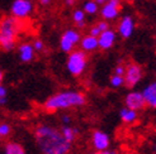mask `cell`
<instances>
[{
  "instance_id": "7",
  "label": "cell",
  "mask_w": 156,
  "mask_h": 154,
  "mask_svg": "<svg viewBox=\"0 0 156 154\" xmlns=\"http://www.w3.org/2000/svg\"><path fill=\"white\" fill-rule=\"evenodd\" d=\"M34 10L32 0H14L10 5V15L19 20L28 18Z\"/></svg>"
},
{
  "instance_id": "19",
  "label": "cell",
  "mask_w": 156,
  "mask_h": 154,
  "mask_svg": "<svg viewBox=\"0 0 156 154\" xmlns=\"http://www.w3.org/2000/svg\"><path fill=\"white\" fill-rule=\"evenodd\" d=\"M83 12L85 14H89V15H94L99 12V5L94 2V0H87L83 5Z\"/></svg>"
},
{
  "instance_id": "20",
  "label": "cell",
  "mask_w": 156,
  "mask_h": 154,
  "mask_svg": "<svg viewBox=\"0 0 156 154\" xmlns=\"http://www.w3.org/2000/svg\"><path fill=\"white\" fill-rule=\"evenodd\" d=\"M12 134V126L8 122H0V140L6 139Z\"/></svg>"
},
{
  "instance_id": "23",
  "label": "cell",
  "mask_w": 156,
  "mask_h": 154,
  "mask_svg": "<svg viewBox=\"0 0 156 154\" xmlns=\"http://www.w3.org/2000/svg\"><path fill=\"white\" fill-rule=\"evenodd\" d=\"M32 47H33L34 52H43L44 51V42L42 39H36L32 43Z\"/></svg>"
},
{
  "instance_id": "10",
  "label": "cell",
  "mask_w": 156,
  "mask_h": 154,
  "mask_svg": "<svg viewBox=\"0 0 156 154\" xmlns=\"http://www.w3.org/2000/svg\"><path fill=\"white\" fill-rule=\"evenodd\" d=\"M124 105L128 109H132L135 111H141L146 107V102L144 100V96L141 94V91L133 90L132 92H128L124 97Z\"/></svg>"
},
{
  "instance_id": "22",
  "label": "cell",
  "mask_w": 156,
  "mask_h": 154,
  "mask_svg": "<svg viewBox=\"0 0 156 154\" xmlns=\"http://www.w3.org/2000/svg\"><path fill=\"white\" fill-rule=\"evenodd\" d=\"M85 14L83 12V9H75L73 13V20L75 23H79V22H85Z\"/></svg>"
},
{
  "instance_id": "3",
  "label": "cell",
  "mask_w": 156,
  "mask_h": 154,
  "mask_svg": "<svg viewBox=\"0 0 156 154\" xmlns=\"http://www.w3.org/2000/svg\"><path fill=\"white\" fill-rule=\"evenodd\" d=\"M22 22L12 15H6L0 19V49L10 52L17 47Z\"/></svg>"
},
{
  "instance_id": "27",
  "label": "cell",
  "mask_w": 156,
  "mask_h": 154,
  "mask_svg": "<svg viewBox=\"0 0 156 154\" xmlns=\"http://www.w3.org/2000/svg\"><path fill=\"white\" fill-rule=\"evenodd\" d=\"M0 99H8V89L4 85H0Z\"/></svg>"
},
{
  "instance_id": "17",
  "label": "cell",
  "mask_w": 156,
  "mask_h": 154,
  "mask_svg": "<svg viewBox=\"0 0 156 154\" xmlns=\"http://www.w3.org/2000/svg\"><path fill=\"white\" fill-rule=\"evenodd\" d=\"M119 118L124 124H133L138 119V112L124 106L119 110Z\"/></svg>"
},
{
  "instance_id": "9",
  "label": "cell",
  "mask_w": 156,
  "mask_h": 154,
  "mask_svg": "<svg viewBox=\"0 0 156 154\" xmlns=\"http://www.w3.org/2000/svg\"><path fill=\"white\" fill-rule=\"evenodd\" d=\"M135 27H136V22L133 19V17H131V15H123L118 22V25H117V33H118L123 39H128V38L132 37V34H133Z\"/></svg>"
},
{
  "instance_id": "5",
  "label": "cell",
  "mask_w": 156,
  "mask_h": 154,
  "mask_svg": "<svg viewBox=\"0 0 156 154\" xmlns=\"http://www.w3.org/2000/svg\"><path fill=\"white\" fill-rule=\"evenodd\" d=\"M81 34L79 32V29L76 28H69L66 29L64 33L60 37V49L64 53H70L71 51L76 49V47L79 45Z\"/></svg>"
},
{
  "instance_id": "11",
  "label": "cell",
  "mask_w": 156,
  "mask_h": 154,
  "mask_svg": "<svg viewBox=\"0 0 156 154\" xmlns=\"http://www.w3.org/2000/svg\"><path fill=\"white\" fill-rule=\"evenodd\" d=\"M91 145L97 152L108 150L111 145V138L103 130H95L91 134Z\"/></svg>"
},
{
  "instance_id": "13",
  "label": "cell",
  "mask_w": 156,
  "mask_h": 154,
  "mask_svg": "<svg viewBox=\"0 0 156 154\" xmlns=\"http://www.w3.org/2000/svg\"><path fill=\"white\" fill-rule=\"evenodd\" d=\"M18 57L22 63H30L36 57V52L32 47V43H20L18 45Z\"/></svg>"
},
{
  "instance_id": "29",
  "label": "cell",
  "mask_w": 156,
  "mask_h": 154,
  "mask_svg": "<svg viewBox=\"0 0 156 154\" xmlns=\"http://www.w3.org/2000/svg\"><path fill=\"white\" fill-rule=\"evenodd\" d=\"M76 24V29H84L85 25H87V22H79V23H75Z\"/></svg>"
},
{
  "instance_id": "25",
  "label": "cell",
  "mask_w": 156,
  "mask_h": 154,
  "mask_svg": "<svg viewBox=\"0 0 156 154\" xmlns=\"http://www.w3.org/2000/svg\"><path fill=\"white\" fill-rule=\"evenodd\" d=\"M73 121V116L70 114H64L61 116V122L62 125H70V122Z\"/></svg>"
},
{
  "instance_id": "8",
  "label": "cell",
  "mask_w": 156,
  "mask_h": 154,
  "mask_svg": "<svg viewBox=\"0 0 156 154\" xmlns=\"http://www.w3.org/2000/svg\"><path fill=\"white\" fill-rule=\"evenodd\" d=\"M122 9V2L121 0H109V2L104 3L100 9V15H102L103 20H115L119 17Z\"/></svg>"
},
{
  "instance_id": "26",
  "label": "cell",
  "mask_w": 156,
  "mask_h": 154,
  "mask_svg": "<svg viewBox=\"0 0 156 154\" xmlns=\"http://www.w3.org/2000/svg\"><path fill=\"white\" fill-rule=\"evenodd\" d=\"M114 73L115 75H119V76H123V73H124V65H122L121 62L115 66V68H114Z\"/></svg>"
},
{
  "instance_id": "4",
  "label": "cell",
  "mask_w": 156,
  "mask_h": 154,
  "mask_svg": "<svg viewBox=\"0 0 156 154\" xmlns=\"http://www.w3.org/2000/svg\"><path fill=\"white\" fill-rule=\"evenodd\" d=\"M67 55L66 68L69 73L75 77L81 76L88 67V53L81 49H74Z\"/></svg>"
},
{
  "instance_id": "16",
  "label": "cell",
  "mask_w": 156,
  "mask_h": 154,
  "mask_svg": "<svg viewBox=\"0 0 156 154\" xmlns=\"http://www.w3.org/2000/svg\"><path fill=\"white\" fill-rule=\"evenodd\" d=\"M60 130L66 142H69L70 144L75 143V140L77 139V135H79V129L75 126H70V125H62Z\"/></svg>"
},
{
  "instance_id": "6",
  "label": "cell",
  "mask_w": 156,
  "mask_h": 154,
  "mask_svg": "<svg viewBox=\"0 0 156 154\" xmlns=\"http://www.w3.org/2000/svg\"><path fill=\"white\" fill-rule=\"evenodd\" d=\"M142 77H144V70L140 65L131 62L127 66H124L123 79H124V86L126 87L135 89L141 82Z\"/></svg>"
},
{
  "instance_id": "12",
  "label": "cell",
  "mask_w": 156,
  "mask_h": 154,
  "mask_svg": "<svg viewBox=\"0 0 156 154\" xmlns=\"http://www.w3.org/2000/svg\"><path fill=\"white\" fill-rule=\"evenodd\" d=\"M97 38H98V48L102 51H108L113 47L117 41V32L112 28H108L107 30L100 33Z\"/></svg>"
},
{
  "instance_id": "30",
  "label": "cell",
  "mask_w": 156,
  "mask_h": 154,
  "mask_svg": "<svg viewBox=\"0 0 156 154\" xmlns=\"http://www.w3.org/2000/svg\"><path fill=\"white\" fill-rule=\"evenodd\" d=\"M75 4V0H65V5L66 6H73Z\"/></svg>"
},
{
  "instance_id": "33",
  "label": "cell",
  "mask_w": 156,
  "mask_h": 154,
  "mask_svg": "<svg viewBox=\"0 0 156 154\" xmlns=\"http://www.w3.org/2000/svg\"><path fill=\"white\" fill-rule=\"evenodd\" d=\"M94 2L98 4V5H103L104 3H107V2H109V0H94Z\"/></svg>"
},
{
  "instance_id": "2",
  "label": "cell",
  "mask_w": 156,
  "mask_h": 154,
  "mask_svg": "<svg viewBox=\"0 0 156 154\" xmlns=\"http://www.w3.org/2000/svg\"><path fill=\"white\" fill-rule=\"evenodd\" d=\"M85 104H87V97L83 92L76 90H66L50 96L43 102V109L47 112H56L58 110L81 107Z\"/></svg>"
},
{
  "instance_id": "15",
  "label": "cell",
  "mask_w": 156,
  "mask_h": 154,
  "mask_svg": "<svg viewBox=\"0 0 156 154\" xmlns=\"http://www.w3.org/2000/svg\"><path fill=\"white\" fill-rule=\"evenodd\" d=\"M79 45H80V49L84 51L85 53H90V52H95L98 48V38L94 37V35H90V34H87L80 38V42H79Z\"/></svg>"
},
{
  "instance_id": "31",
  "label": "cell",
  "mask_w": 156,
  "mask_h": 154,
  "mask_svg": "<svg viewBox=\"0 0 156 154\" xmlns=\"http://www.w3.org/2000/svg\"><path fill=\"white\" fill-rule=\"evenodd\" d=\"M3 81H4V72L2 68H0V85H3Z\"/></svg>"
},
{
  "instance_id": "21",
  "label": "cell",
  "mask_w": 156,
  "mask_h": 154,
  "mask_svg": "<svg viewBox=\"0 0 156 154\" xmlns=\"http://www.w3.org/2000/svg\"><path fill=\"white\" fill-rule=\"evenodd\" d=\"M111 86L114 87V89H119L122 87L123 85H124V79H123V76H119V75H115L113 73L112 77H111Z\"/></svg>"
},
{
  "instance_id": "35",
  "label": "cell",
  "mask_w": 156,
  "mask_h": 154,
  "mask_svg": "<svg viewBox=\"0 0 156 154\" xmlns=\"http://www.w3.org/2000/svg\"><path fill=\"white\" fill-rule=\"evenodd\" d=\"M127 2H131V0H127Z\"/></svg>"
},
{
  "instance_id": "32",
  "label": "cell",
  "mask_w": 156,
  "mask_h": 154,
  "mask_svg": "<svg viewBox=\"0 0 156 154\" xmlns=\"http://www.w3.org/2000/svg\"><path fill=\"white\" fill-rule=\"evenodd\" d=\"M89 154H109V150H102V152H94V153H89Z\"/></svg>"
},
{
  "instance_id": "28",
  "label": "cell",
  "mask_w": 156,
  "mask_h": 154,
  "mask_svg": "<svg viewBox=\"0 0 156 154\" xmlns=\"http://www.w3.org/2000/svg\"><path fill=\"white\" fill-rule=\"evenodd\" d=\"M38 3H40L42 6H48L52 3V0H38Z\"/></svg>"
},
{
  "instance_id": "34",
  "label": "cell",
  "mask_w": 156,
  "mask_h": 154,
  "mask_svg": "<svg viewBox=\"0 0 156 154\" xmlns=\"http://www.w3.org/2000/svg\"><path fill=\"white\" fill-rule=\"evenodd\" d=\"M109 154H119V153L115 152V150H113V152H109Z\"/></svg>"
},
{
  "instance_id": "14",
  "label": "cell",
  "mask_w": 156,
  "mask_h": 154,
  "mask_svg": "<svg viewBox=\"0 0 156 154\" xmlns=\"http://www.w3.org/2000/svg\"><path fill=\"white\" fill-rule=\"evenodd\" d=\"M141 94L144 96V100L146 102V106L155 109L156 107V83L151 82L141 91Z\"/></svg>"
},
{
  "instance_id": "1",
  "label": "cell",
  "mask_w": 156,
  "mask_h": 154,
  "mask_svg": "<svg viewBox=\"0 0 156 154\" xmlns=\"http://www.w3.org/2000/svg\"><path fill=\"white\" fill-rule=\"evenodd\" d=\"M34 140L42 154H69L73 144L65 140L61 130L50 124H38L34 128Z\"/></svg>"
},
{
  "instance_id": "18",
  "label": "cell",
  "mask_w": 156,
  "mask_h": 154,
  "mask_svg": "<svg viewBox=\"0 0 156 154\" xmlns=\"http://www.w3.org/2000/svg\"><path fill=\"white\" fill-rule=\"evenodd\" d=\"M4 154H27V152L20 143L9 142L4 147Z\"/></svg>"
},
{
  "instance_id": "24",
  "label": "cell",
  "mask_w": 156,
  "mask_h": 154,
  "mask_svg": "<svg viewBox=\"0 0 156 154\" xmlns=\"http://www.w3.org/2000/svg\"><path fill=\"white\" fill-rule=\"evenodd\" d=\"M95 25H97V27H98V29L100 30V33L104 32V30H107L108 28H111V25H109V23H108L107 20H100V22H98V23H97Z\"/></svg>"
}]
</instances>
